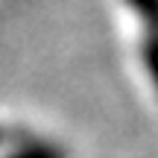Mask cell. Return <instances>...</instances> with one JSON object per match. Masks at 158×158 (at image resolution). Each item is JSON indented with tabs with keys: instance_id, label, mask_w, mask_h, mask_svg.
<instances>
[{
	"instance_id": "1",
	"label": "cell",
	"mask_w": 158,
	"mask_h": 158,
	"mask_svg": "<svg viewBox=\"0 0 158 158\" xmlns=\"http://www.w3.org/2000/svg\"><path fill=\"white\" fill-rule=\"evenodd\" d=\"M143 62L149 68V76L158 91V29H147V41H143Z\"/></svg>"
},
{
	"instance_id": "2",
	"label": "cell",
	"mask_w": 158,
	"mask_h": 158,
	"mask_svg": "<svg viewBox=\"0 0 158 158\" xmlns=\"http://www.w3.org/2000/svg\"><path fill=\"white\" fill-rule=\"evenodd\" d=\"M129 6L147 23V29H158V0H129Z\"/></svg>"
}]
</instances>
